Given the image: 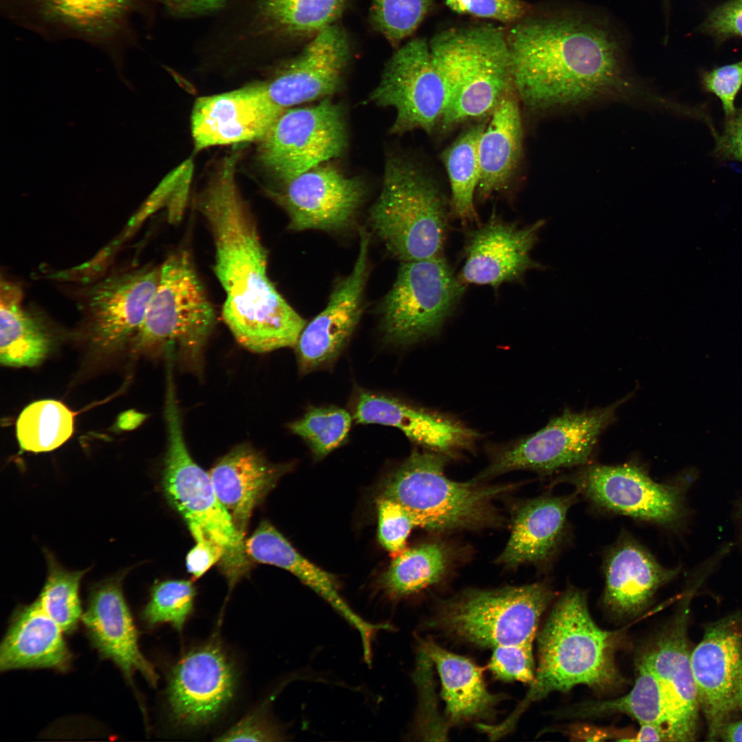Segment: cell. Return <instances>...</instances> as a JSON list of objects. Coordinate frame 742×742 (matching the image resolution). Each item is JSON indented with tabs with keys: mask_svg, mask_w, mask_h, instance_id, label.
Instances as JSON below:
<instances>
[{
	"mask_svg": "<svg viewBox=\"0 0 742 742\" xmlns=\"http://www.w3.org/2000/svg\"><path fill=\"white\" fill-rule=\"evenodd\" d=\"M229 0H163L170 12L177 16H196L222 8Z\"/></svg>",
	"mask_w": 742,
	"mask_h": 742,
	"instance_id": "53",
	"label": "cell"
},
{
	"mask_svg": "<svg viewBox=\"0 0 742 742\" xmlns=\"http://www.w3.org/2000/svg\"><path fill=\"white\" fill-rule=\"evenodd\" d=\"M603 603L616 616L640 613L657 589L679 573L667 568L635 539L625 537L607 551L604 560Z\"/></svg>",
	"mask_w": 742,
	"mask_h": 742,
	"instance_id": "29",
	"label": "cell"
},
{
	"mask_svg": "<svg viewBox=\"0 0 742 742\" xmlns=\"http://www.w3.org/2000/svg\"><path fill=\"white\" fill-rule=\"evenodd\" d=\"M449 564L448 550L439 542L405 549L395 556L381 577V588L392 600L407 597L439 582Z\"/></svg>",
	"mask_w": 742,
	"mask_h": 742,
	"instance_id": "37",
	"label": "cell"
},
{
	"mask_svg": "<svg viewBox=\"0 0 742 742\" xmlns=\"http://www.w3.org/2000/svg\"><path fill=\"white\" fill-rule=\"evenodd\" d=\"M432 662L425 651L421 648L418 653L417 666L414 678L420 694V706L417 716V730L427 739L445 737L447 727L437 713L434 698L431 665Z\"/></svg>",
	"mask_w": 742,
	"mask_h": 742,
	"instance_id": "45",
	"label": "cell"
},
{
	"mask_svg": "<svg viewBox=\"0 0 742 742\" xmlns=\"http://www.w3.org/2000/svg\"><path fill=\"white\" fill-rule=\"evenodd\" d=\"M689 603H684L640 658L657 677L670 741H695L700 711L688 638Z\"/></svg>",
	"mask_w": 742,
	"mask_h": 742,
	"instance_id": "19",
	"label": "cell"
},
{
	"mask_svg": "<svg viewBox=\"0 0 742 742\" xmlns=\"http://www.w3.org/2000/svg\"><path fill=\"white\" fill-rule=\"evenodd\" d=\"M51 335L42 320L23 304L21 288L1 280L0 361L12 367L34 366L46 357Z\"/></svg>",
	"mask_w": 742,
	"mask_h": 742,
	"instance_id": "35",
	"label": "cell"
},
{
	"mask_svg": "<svg viewBox=\"0 0 742 742\" xmlns=\"http://www.w3.org/2000/svg\"><path fill=\"white\" fill-rule=\"evenodd\" d=\"M452 11L504 23H516L527 16L529 7L522 0H445Z\"/></svg>",
	"mask_w": 742,
	"mask_h": 742,
	"instance_id": "47",
	"label": "cell"
},
{
	"mask_svg": "<svg viewBox=\"0 0 742 742\" xmlns=\"http://www.w3.org/2000/svg\"><path fill=\"white\" fill-rule=\"evenodd\" d=\"M224 170L198 199L214 246V271L225 293L223 319L236 341L262 353L295 347L306 325L267 273L257 223Z\"/></svg>",
	"mask_w": 742,
	"mask_h": 742,
	"instance_id": "1",
	"label": "cell"
},
{
	"mask_svg": "<svg viewBox=\"0 0 742 742\" xmlns=\"http://www.w3.org/2000/svg\"><path fill=\"white\" fill-rule=\"evenodd\" d=\"M544 224V220H539L520 227L493 211L486 222L466 232L458 280L465 286L487 285L497 289L504 283L521 280L528 270L543 269L530 254Z\"/></svg>",
	"mask_w": 742,
	"mask_h": 742,
	"instance_id": "20",
	"label": "cell"
},
{
	"mask_svg": "<svg viewBox=\"0 0 742 742\" xmlns=\"http://www.w3.org/2000/svg\"><path fill=\"white\" fill-rule=\"evenodd\" d=\"M570 479L590 502L611 512L665 526L683 514L681 488L656 482L635 464H587Z\"/></svg>",
	"mask_w": 742,
	"mask_h": 742,
	"instance_id": "18",
	"label": "cell"
},
{
	"mask_svg": "<svg viewBox=\"0 0 742 742\" xmlns=\"http://www.w3.org/2000/svg\"><path fill=\"white\" fill-rule=\"evenodd\" d=\"M60 627L37 600L13 613L0 647V669H69L71 653Z\"/></svg>",
	"mask_w": 742,
	"mask_h": 742,
	"instance_id": "31",
	"label": "cell"
},
{
	"mask_svg": "<svg viewBox=\"0 0 742 742\" xmlns=\"http://www.w3.org/2000/svg\"><path fill=\"white\" fill-rule=\"evenodd\" d=\"M691 666L707 739L742 712V620L737 615L708 624L691 651Z\"/></svg>",
	"mask_w": 742,
	"mask_h": 742,
	"instance_id": "15",
	"label": "cell"
},
{
	"mask_svg": "<svg viewBox=\"0 0 742 742\" xmlns=\"http://www.w3.org/2000/svg\"><path fill=\"white\" fill-rule=\"evenodd\" d=\"M507 39L514 89L530 110L578 104L625 82L621 42L598 18L565 10L524 19Z\"/></svg>",
	"mask_w": 742,
	"mask_h": 742,
	"instance_id": "2",
	"label": "cell"
},
{
	"mask_svg": "<svg viewBox=\"0 0 742 742\" xmlns=\"http://www.w3.org/2000/svg\"><path fill=\"white\" fill-rule=\"evenodd\" d=\"M82 620L93 647L129 682L139 672L150 685L157 684L158 675L139 649L137 630L120 580L109 579L93 587Z\"/></svg>",
	"mask_w": 742,
	"mask_h": 742,
	"instance_id": "25",
	"label": "cell"
},
{
	"mask_svg": "<svg viewBox=\"0 0 742 742\" xmlns=\"http://www.w3.org/2000/svg\"><path fill=\"white\" fill-rule=\"evenodd\" d=\"M236 684L235 666L218 643L190 650L168 675L166 695L171 720L184 728L213 722L232 700Z\"/></svg>",
	"mask_w": 742,
	"mask_h": 742,
	"instance_id": "16",
	"label": "cell"
},
{
	"mask_svg": "<svg viewBox=\"0 0 742 742\" xmlns=\"http://www.w3.org/2000/svg\"><path fill=\"white\" fill-rule=\"evenodd\" d=\"M188 527L195 541V545L187 554L186 568L192 577L196 579L202 576L215 563L221 561L224 550L197 525L188 524Z\"/></svg>",
	"mask_w": 742,
	"mask_h": 742,
	"instance_id": "50",
	"label": "cell"
},
{
	"mask_svg": "<svg viewBox=\"0 0 742 742\" xmlns=\"http://www.w3.org/2000/svg\"><path fill=\"white\" fill-rule=\"evenodd\" d=\"M576 496L542 495L523 502L513 513L509 539L496 561L514 568L549 559L563 538Z\"/></svg>",
	"mask_w": 742,
	"mask_h": 742,
	"instance_id": "30",
	"label": "cell"
},
{
	"mask_svg": "<svg viewBox=\"0 0 742 742\" xmlns=\"http://www.w3.org/2000/svg\"><path fill=\"white\" fill-rule=\"evenodd\" d=\"M439 186L406 159L391 157L369 222L389 252L401 262L442 255L449 210Z\"/></svg>",
	"mask_w": 742,
	"mask_h": 742,
	"instance_id": "6",
	"label": "cell"
},
{
	"mask_svg": "<svg viewBox=\"0 0 742 742\" xmlns=\"http://www.w3.org/2000/svg\"><path fill=\"white\" fill-rule=\"evenodd\" d=\"M289 218L291 231L333 232L350 227L365 197L357 177L323 164L267 190Z\"/></svg>",
	"mask_w": 742,
	"mask_h": 742,
	"instance_id": "17",
	"label": "cell"
},
{
	"mask_svg": "<svg viewBox=\"0 0 742 742\" xmlns=\"http://www.w3.org/2000/svg\"><path fill=\"white\" fill-rule=\"evenodd\" d=\"M351 52L344 28L337 23L326 27L264 82L270 99L286 111L328 98L340 87Z\"/></svg>",
	"mask_w": 742,
	"mask_h": 742,
	"instance_id": "21",
	"label": "cell"
},
{
	"mask_svg": "<svg viewBox=\"0 0 742 742\" xmlns=\"http://www.w3.org/2000/svg\"><path fill=\"white\" fill-rule=\"evenodd\" d=\"M73 431L74 414L55 400L32 403L23 410L16 422L21 447L36 453L56 449L70 438Z\"/></svg>",
	"mask_w": 742,
	"mask_h": 742,
	"instance_id": "39",
	"label": "cell"
},
{
	"mask_svg": "<svg viewBox=\"0 0 742 742\" xmlns=\"http://www.w3.org/2000/svg\"><path fill=\"white\" fill-rule=\"evenodd\" d=\"M719 739L724 741H742V719L726 723L720 732Z\"/></svg>",
	"mask_w": 742,
	"mask_h": 742,
	"instance_id": "55",
	"label": "cell"
},
{
	"mask_svg": "<svg viewBox=\"0 0 742 742\" xmlns=\"http://www.w3.org/2000/svg\"><path fill=\"white\" fill-rule=\"evenodd\" d=\"M698 32L721 45L742 38V0H728L714 7L698 27Z\"/></svg>",
	"mask_w": 742,
	"mask_h": 742,
	"instance_id": "49",
	"label": "cell"
},
{
	"mask_svg": "<svg viewBox=\"0 0 742 742\" xmlns=\"http://www.w3.org/2000/svg\"><path fill=\"white\" fill-rule=\"evenodd\" d=\"M487 122L466 128L441 154L450 183L451 212L463 223L478 221L474 203L480 177L478 144Z\"/></svg>",
	"mask_w": 742,
	"mask_h": 742,
	"instance_id": "36",
	"label": "cell"
},
{
	"mask_svg": "<svg viewBox=\"0 0 742 742\" xmlns=\"http://www.w3.org/2000/svg\"><path fill=\"white\" fill-rule=\"evenodd\" d=\"M352 416L336 406L311 407L304 415L289 425L317 458H322L340 446L347 438Z\"/></svg>",
	"mask_w": 742,
	"mask_h": 742,
	"instance_id": "41",
	"label": "cell"
},
{
	"mask_svg": "<svg viewBox=\"0 0 742 742\" xmlns=\"http://www.w3.org/2000/svg\"><path fill=\"white\" fill-rule=\"evenodd\" d=\"M351 0H252L247 36L287 43L311 39L335 24Z\"/></svg>",
	"mask_w": 742,
	"mask_h": 742,
	"instance_id": "33",
	"label": "cell"
},
{
	"mask_svg": "<svg viewBox=\"0 0 742 742\" xmlns=\"http://www.w3.org/2000/svg\"><path fill=\"white\" fill-rule=\"evenodd\" d=\"M664 1H665V5H666V8H667V7H668V5H669V3H670V0H664Z\"/></svg>",
	"mask_w": 742,
	"mask_h": 742,
	"instance_id": "56",
	"label": "cell"
},
{
	"mask_svg": "<svg viewBox=\"0 0 742 742\" xmlns=\"http://www.w3.org/2000/svg\"><path fill=\"white\" fill-rule=\"evenodd\" d=\"M637 735L628 741H669L665 728L653 723L640 724Z\"/></svg>",
	"mask_w": 742,
	"mask_h": 742,
	"instance_id": "54",
	"label": "cell"
},
{
	"mask_svg": "<svg viewBox=\"0 0 742 742\" xmlns=\"http://www.w3.org/2000/svg\"><path fill=\"white\" fill-rule=\"evenodd\" d=\"M290 469L269 462L247 444L236 446L212 467L209 473L217 497L243 537L255 508Z\"/></svg>",
	"mask_w": 742,
	"mask_h": 742,
	"instance_id": "28",
	"label": "cell"
},
{
	"mask_svg": "<svg viewBox=\"0 0 742 742\" xmlns=\"http://www.w3.org/2000/svg\"><path fill=\"white\" fill-rule=\"evenodd\" d=\"M519 103L513 87L499 102L480 136V177L475 196L482 202L506 190L519 165L523 146Z\"/></svg>",
	"mask_w": 742,
	"mask_h": 742,
	"instance_id": "32",
	"label": "cell"
},
{
	"mask_svg": "<svg viewBox=\"0 0 742 742\" xmlns=\"http://www.w3.org/2000/svg\"><path fill=\"white\" fill-rule=\"evenodd\" d=\"M248 557L290 572L333 607L359 633L364 655L372 653V643L388 624H374L357 614L345 601L336 578L302 555L269 521H262L245 541Z\"/></svg>",
	"mask_w": 742,
	"mask_h": 742,
	"instance_id": "26",
	"label": "cell"
},
{
	"mask_svg": "<svg viewBox=\"0 0 742 742\" xmlns=\"http://www.w3.org/2000/svg\"><path fill=\"white\" fill-rule=\"evenodd\" d=\"M627 398L590 411L565 409L543 429L500 451L475 479L484 481L516 470L551 473L563 468L587 465L600 434L614 420L617 409Z\"/></svg>",
	"mask_w": 742,
	"mask_h": 742,
	"instance_id": "13",
	"label": "cell"
},
{
	"mask_svg": "<svg viewBox=\"0 0 742 742\" xmlns=\"http://www.w3.org/2000/svg\"><path fill=\"white\" fill-rule=\"evenodd\" d=\"M284 111L271 101L264 82L199 98L191 120L195 148L259 142Z\"/></svg>",
	"mask_w": 742,
	"mask_h": 742,
	"instance_id": "24",
	"label": "cell"
},
{
	"mask_svg": "<svg viewBox=\"0 0 742 742\" xmlns=\"http://www.w3.org/2000/svg\"><path fill=\"white\" fill-rule=\"evenodd\" d=\"M432 0H371L370 21L391 45L398 47L420 25Z\"/></svg>",
	"mask_w": 742,
	"mask_h": 742,
	"instance_id": "43",
	"label": "cell"
},
{
	"mask_svg": "<svg viewBox=\"0 0 742 742\" xmlns=\"http://www.w3.org/2000/svg\"><path fill=\"white\" fill-rule=\"evenodd\" d=\"M491 671L504 681L533 682L535 673L532 644H520L493 649L488 664Z\"/></svg>",
	"mask_w": 742,
	"mask_h": 742,
	"instance_id": "46",
	"label": "cell"
},
{
	"mask_svg": "<svg viewBox=\"0 0 742 742\" xmlns=\"http://www.w3.org/2000/svg\"><path fill=\"white\" fill-rule=\"evenodd\" d=\"M165 417L168 445L162 477L164 495L187 525H197L222 547L221 563L232 587L249 567L245 542L218 498L210 473L189 453L173 381L166 384Z\"/></svg>",
	"mask_w": 742,
	"mask_h": 742,
	"instance_id": "7",
	"label": "cell"
},
{
	"mask_svg": "<svg viewBox=\"0 0 742 742\" xmlns=\"http://www.w3.org/2000/svg\"><path fill=\"white\" fill-rule=\"evenodd\" d=\"M740 513H741V517L742 518V503H741V507H740Z\"/></svg>",
	"mask_w": 742,
	"mask_h": 742,
	"instance_id": "57",
	"label": "cell"
},
{
	"mask_svg": "<svg viewBox=\"0 0 742 742\" xmlns=\"http://www.w3.org/2000/svg\"><path fill=\"white\" fill-rule=\"evenodd\" d=\"M19 24L54 38H76L114 51L132 38L133 19L148 0H2Z\"/></svg>",
	"mask_w": 742,
	"mask_h": 742,
	"instance_id": "12",
	"label": "cell"
},
{
	"mask_svg": "<svg viewBox=\"0 0 742 742\" xmlns=\"http://www.w3.org/2000/svg\"><path fill=\"white\" fill-rule=\"evenodd\" d=\"M359 254L351 272L333 290L324 309L306 324L295 346L304 374L333 363L360 319L369 271L370 235L359 229Z\"/></svg>",
	"mask_w": 742,
	"mask_h": 742,
	"instance_id": "22",
	"label": "cell"
},
{
	"mask_svg": "<svg viewBox=\"0 0 742 742\" xmlns=\"http://www.w3.org/2000/svg\"><path fill=\"white\" fill-rule=\"evenodd\" d=\"M48 563V576L36 600L65 633H71L82 616L78 590L86 571H67L49 556Z\"/></svg>",
	"mask_w": 742,
	"mask_h": 742,
	"instance_id": "40",
	"label": "cell"
},
{
	"mask_svg": "<svg viewBox=\"0 0 742 742\" xmlns=\"http://www.w3.org/2000/svg\"><path fill=\"white\" fill-rule=\"evenodd\" d=\"M620 635V631L597 625L583 591L567 589L538 636V668L533 682L504 721L488 726L490 737L497 739L509 732L531 704L554 691L566 693L579 684L600 693L621 687L626 680L615 661Z\"/></svg>",
	"mask_w": 742,
	"mask_h": 742,
	"instance_id": "3",
	"label": "cell"
},
{
	"mask_svg": "<svg viewBox=\"0 0 742 742\" xmlns=\"http://www.w3.org/2000/svg\"><path fill=\"white\" fill-rule=\"evenodd\" d=\"M347 139L343 109L326 98L284 111L259 141L258 157L280 183L341 156Z\"/></svg>",
	"mask_w": 742,
	"mask_h": 742,
	"instance_id": "11",
	"label": "cell"
},
{
	"mask_svg": "<svg viewBox=\"0 0 742 742\" xmlns=\"http://www.w3.org/2000/svg\"><path fill=\"white\" fill-rule=\"evenodd\" d=\"M215 320L191 256L181 249L160 266L157 288L134 339L146 350L172 344L186 359L197 363Z\"/></svg>",
	"mask_w": 742,
	"mask_h": 742,
	"instance_id": "9",
	"label": "cell"
},
{
	"mask_svg": "<svg viewBox=\"0 0 742 742\" xmlns=\"http://www.w3.org/2000/svg\"><path fill=\"white\" fill-rule=\"evenodd\" d=\"M378 538L381 546L393 555L405 550L407 539L417 523L412 514L398 502L380 496L376 502Z\"/></svg>",
	"mask_w": 742,
	"mask_h": 742,
	"instance_id": "44",
	"label": "cell"
},
{
	"mask_svg": "<svg viewBox=\"0 0 742 742\" xmlns=\"http://www.w3.org/2000/svg\"><path fill=\"white\" fill-rule=\"evenodd\" d=\"M280 734L267 721L260 711L252 712L218 737L221 741H269L280 740Z\"/></svg>",
	"mask_w": 742,
	"mask_h": 742,
	"instance_id": "51",
	"label": "cell"
},
{
	"mask_svg": "<svg viewBox=\"0 0 742 742\" xmlns=\"http://www.w3.org/2000/svg\"><path fill=\"white\" fill-rule=\"evenodd\" d=\"M370 99L395 110L390 130L395 134L416 129L431 133L439 126L448 93L425 38L411 39L396 50Z\"/></svg>",
	"mask_w": 742,
	"mask_h": 742,
	"instance_id": "14",
	"label": "cell"
},
{
	"mask_svg": "<svg viewBox=\"0 0 742 742\" xmlns=\"http://www.w3.org/2000/svg\"><path fill=\"white\" fill-rule=\"evenodd\" d=\"M196 589L191 581L167 580L155 583L141 613L149 627L168 623L181 632L194 609Z\"/></svg>",
	"mask_w": 742,
	"mask_h": 742,
	"instance_id": "42",
	"label": "cell"
},
{
	"mask_svg": "<svg viewBox=\"0 0 742 742\" xmlns=\"http://www.w3.org/2000/svg\"><path fill=\"white\" fill-rule=\"evenodd\" d=\"M431 58L447 89L439 127L442 132L490 116L513 86L507 34L493 25L453 28L429 42Z\"/></svg>",
	"mask_w": 742,
	"mask_h": 742,
	"instance_id": "4",
	"label": "cell"
},
{
	"mask_svg": "<svg viewBox=\"0 0 742 742\" xmlns=\"http://www.w3.org/2000/svg\"><path fill=\"white\" fill-rule=\"evenodd\" d=\"M354 418L401 430L409 440L431 451L451 456L469 448L478 435L449 418L425 412L397 398L369 391L358 393Z\"/></svg>",
	"mask_w": 742,
	"mask_h": 742,
	"instance_id": "27",
	"label": "cell"
},
{
	"mask_svg": "<svg viewBox=\"0 0 742 742\" xmlns=\"http://www.w3.org/2000/svg\"><path fill=\"white\" fill-rule=\"evenodd\" d=\"M715 147L712 154L721 160L742 162V106L726 119L721 133H713Z\"/></svg>",
	"mask_w": 742,
	"mask_h": 742,
	"instance_id": "52",
	"label": "cell"
},
{
	"mask_svg": "<svg viewBox=\"0 0 742 742\" xmlns=\"http://www.w3.org/2000/svg\"><path fill=\"white\" fill-rule=\"evenodd\" d=\"M703 89L721 101L726 119L736 111L734 100L742 87V60L704 70L701 73Z\"/></svg>",
	"mask_w": 742,
	"mask_h": 742,
	"instance_id": "48",
	"label": "cell"
},
{
	"mask_svg": "<svg viewBox=\"0 0 742 742\" xmlns=\"http://www.w3.org/2000/svg\"><path fill=\"white\" fill-rule=\"evenodd\" d=\"M159 276L160 267L147 265L110 275L88 289L82 308L95 344L111 347L134 338Z\"/></svg>",
	"mask_w": 742,
	"mask_h": 742,
	"instance_id": "23",
	"label": "cell"
},
{
	"mask_svg": "<svg viewBox=\"0 0 742 742\" xmlns=\"http://www.w3.org/2000/svg\"><path fill=\"white\" fill-rule=\"evenodd\" d=\"M636 668L637 675L633 687L624 696L614 699L577 704L567 708L563 715L567 717L592 718L621 713L635 719L640 724H658L664 727L667 732L666 717L659 682L640 658L637 660Z\"/></svg>",
	"mask_w": 742,
	"mask_h": 742,
	"instance_id": "38",
	"label": "cell"
},
{
	"mask_svg": "<svg viewBox=\"0 0 742 742\" xmlns=\"http://www.w3.org/2000/svg\"><path fill=\"white\" fill-rule=\"evenodd\" d=\"M445 455L414 451L386 481L381 496L405 507L418 526L435 532L495 527L502 517L495 500L519 484H485L449 479Z\"/></svg>",
	"mask_w": 742,
	"mask_h": 742,
	"instance_id": "5",
	"label": "cell"
},
{
	"mask_svg": "<svg viewBox=\"0 0 742 742\" xmlns=\"http://www.w3.org/2000/svg\"><path fill=\"white\" fill-rule=\"evenodd\" d=\"M465 288L442 255L401 262L381 304L385 340L407 346L436 335Z\"/></svg>",
	"mask_w": 742,
	"mask_h": 742,
	"instance_id": "10",
	"label": "cell"
},
{
	"mask_svg": "<svg viewBox=\"0 0 742 742\" xmlns=\"http://www.w3.org/2000/svg\"><path fill=\"white\" fill-rule=\"evenodd\" d=\"M554 596L543 583L468 589L442 605L435 624L458 640L482 647L532 644Z\"/></svg>",
	"mask_w": 742,
	"mask_h": 742,
	"instance_id": "8",
	"label": "cell"
},
{
	"mask_svg": "<svg viewBox=\"0 0 742 742\" xmlns=\"http://www.w3.org/2000/svg\"><path fill=\"white\" fill-rule=\"evenodd\" d=\"M422 648L435 664L440 677L448 721L458 724L490 717L499 696L487 690L482 670L470 660L432 641L424 642Z\"/></svg>",
	"mask_w": 742,
	"mask_h": 742,
	"instance_id": "34",
	"label": "cell"
}]
</instances>
